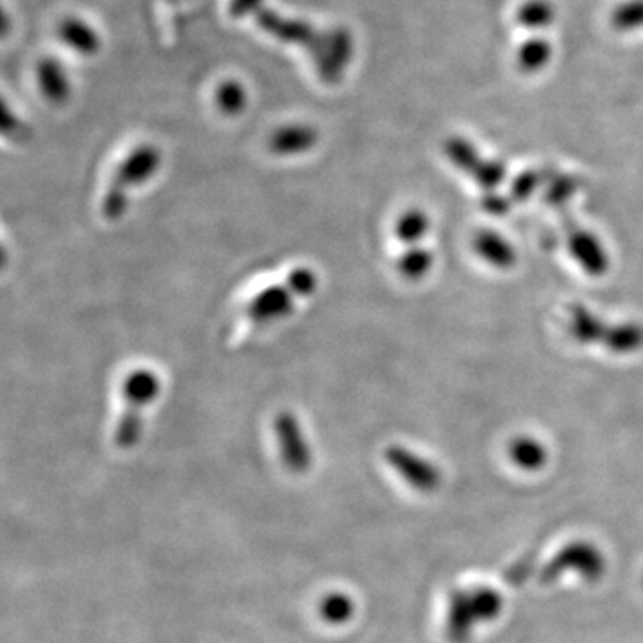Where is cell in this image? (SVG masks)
Masks as SVG:
<instances>
[{
    "mask_svg": "<svg viewBox=\"0 0 643 643\" xmlns=\"http://www.w3.org/2000/svg\"><path fill=\"white\" fill-rule=\"evenodd\" d=\"M261 0H233L231 2V15L236 16H246L254 11L258 5H260Z\"/></svg>",
    "mask_w": 643,
    "mask_h": 643,
    "instance_id": "cell-32",
    "label": "cell"
},
{
    "mask_svg": "<svg viewBox=\"0 0 643 643\" xmlns=\"http://www.w3.org/2000/svg\"><path fill=\"white\" fill-rule=\"evenodd\" d=\"M216 104L222 114L235 117L246 109V88L238 81H224L221 88L216 90Z\"/></svg>",
    "mask_w": 643,
    "mask_h": 643,
    "instance_id": "cell-28",
    "label": "cell"
},
{
    "mask_svg": "<svg viewBox=\"0 0 643 643\" xmlns=\"http://www.w3.org/2000/svg\"><path fill=\"white\" fill-rule=\"evenodd\" d=\"M614 29L631 33L643 27V0H626L611 11L609 19Z\"/></svg>",
    "mask_w": 643,
    "mask_h": 643,
    "instance_id": "cell-27",
    "label": "cell"
},
{
    "mask_svg": "<svg viewBox=\"0 0 643 643\" xmlns=\"http://www.w3.org/2000/svg\"><path fill=\"white\" fill-rule=\"evenodd\" d=\"M511 201L510 197L499 195L497 192H487V195L483 197L481 206L488 215L491 216H507L510 213Z\"/></svg>",
    "mask_w": 643,
    "mask_h": 643,
    "instance_id": "cell-31",
    "label": "cell"
},
{
    "mask_svg": "<svg viewBox=\"0 0 643 643\" xmlns=\"http://www.w3.org/2000/svg\"><path fill=\"white\" fill-rule=\"evenodd\" d=\"M550 58H552V47H550L549 39L533 36L519 47L516 67L524 74H536V72L546 69Z\"/></svg>",
    "mask_w": 643,
    "mask_h": 643,
    "instance_id": "cell-20",
    "label": "cell"
},
{
    "mask_svg": "<svg viewBox=\"0 0 643 643\" xmlns=\"http://www.w3.org/2000/svg\"><path fill=\"white\" fill-rule=\"evenodd\" d=\"M443 151L448 156L449 162L462 170V172L474 176V174L481 167L483 159L481 153L477 151L476 145L463 136H451L443 143Z\"/></svg>",
    "mask_w": 643,
    "mask_h": 643,
    "instance_id": "cell-19",
    "label": "cell"
},
{
    "mask_svg": "<svg viewBox=\"0 0 643 643\" xmlns=\"http://www.w3.org/2000/svg\"><path fill=\"white\" fill-rule=\"evenodd\" d=\"M556 20V8L550 0H526L516 10V22L527 31L549 27Z\"/></svg>",
    "mask_w": 643,
    "mask_h": 643,
    "instance_id": "cell-24",
    "label": "cell"
},
{
    "mask_svg": "<svg viewBox=\"0 0 643 643\" xmlns=\"http://www.w3.org/2000/svg\"><path fill=\"white\" fill-rule=\"evenodd\" d=\"M429 226L431 222H429L428 213L420 207H409L395 221L393 233L395 238L406 247L420 246L424 236L428 235Z\"/></svg>",
    "mask_w": 643,
    "mask_h": 643,
    "instance_id": "cell-17",
    "label": "cell"
},
{
    "mask_svg": "<svg viewBox=\"0 0 643 643\" xmlns=\"http://www.w3.org/2000/svg\"><path fill=\"white\" fill-rule=\"evenodd\" d=\"M434 265V254L422 246L406 247V251L398 255L395 269L406 281H420L431 272Z\"/></svg>",
    "mask_w": 643,
    "mask_h": 643,
    "instance_id": "cell-21",
    "label": "cell"
},
{
    "mask_svg": "<svg viewBox=\"0 0 643 643\" xmlns=\"http://www.w3.org/2000/svg\"><path fill=\"white\" fill-rule=\"evenodd\" d=\"M162 165V151L154 145H140L129 154L109 182L108 192L104 195L103 215L115 222L122 218L128 210L129 192L138 184L147 182Z\"/></svg>",
    "mask_w": 643,
    "mask_h": 643,
    "instance_id": "cell-2",
    "label": "cell"
},
{
    "mask_svg": "<svg viewBox=\"0 0 643 643\" xmlns=\"http://www.w3.org/2000/svg\"><path fill=\"white\" fill-rule=\"evenodd\" d=\"M258 24L285 41H294V44L305 45L306 49L310 50L313 56L314 63H319L325 50V35H320L311 25L299 22V20H285L279 15H275L274 11H260L258 13Z\"/></svg>",
    "mask_w": 643,
    "mask_h": 643,
    "instance_id": "cell-6",
    "label": "cell"
},
{
    "mask_svg": "<svg viewBox=\"0 0 643 643\" xmlns=\"http://www.w3.org/2000/svg\"><path fill=\"white\" fill-rule=\"evenodd\" d=\"M508 176V168L504 163L499 159H485L481 167L474 174V181L477 187L485 190V192H496L497 188L501 187Z\"/></svg>",
    "mask_w": 643,
    "mask_h": 643,
    "instance_id": "cell-29",
    "label": "cell"
},
{
    "mask_svg": "<svg viewBox=\"0 0 643 643\" xmlns=\"http://www.w3.org/2000/svg\"><path fill=\"white\" fill-rule=\"evenodd\" d=\"M508 457L516 468L526 472H536L546 467L549 452L546 445L529 434H521L513 438L508 445Z\"/></svg>",
    "mask_w": 643,
    "mask_h": 643,
    "instance_id": "cell-14",
    "label": "cell"
},
{
    "mask_svg": "<svg viewBox=\"0 0 643 643\" xmlns=\"http://www.w3.org/2000/svg\"><path fill=\"white\" fill-rule=\"evenodd\" d=\"M567 247L577 265L592 277H600L609 271V255L605 243L594 235L575 227L567 236Z\"/></svg>",
    "mask_w": 643,
    "mask_h": 643,
    "instance_id": "cell-8",
    "label": "cell"
},
{
    "mask_svg": "<svg viewBox=\"0 0 643 643\" xmlns=\"http://www.w3.org/2000/svg\"><path fill=\"white\" fill-rule=\"evenodd\" d=\"M39 88L50 103L63 104L69 100L70 84L64 75L63 67L56 59H44L38 64Z\"/></svg>",
    "mask_w": 643,
    "mask_h": 643,
    "instance_id": "cell-15",
    "label": "cell"
},
{
    "mask_svg": "<svg viewBox=\"0 0 643 643\" xmlns=\"http://www.w3.org/2000/svg\"><path fill=\"white\" fill-rule=\"evenodd\" d=\"M295 299L297 297L286 283L266 286L265 290L258 291L249 300L243 313L254 324H271L275 320L286 319L294 311Z\"/></svg>",
    "mask_w": 643,
    "mask_h": 643,
    "instance_id": "cell-7",
    "label": "cell"
},
{
    "mask_svg": "<svg viewBox=\"0 0 643 643\" xmlns=\"http://www.w3.org/2000/svg\"><path fill=\"white\" fill-rule=\"evenodd\" d=\"M581 181L570 174H556L546 184L544 201L552 207L565 206L567 202L580 190Z\"/></svg>",
    "mask_w": 643,
    "mask_h": 643,
    "instance_id": "cell-26",
    "label": "cell"
},
{
    "mask_svg": "<svg viewBox=\"0 0 643 643\" xmlns=\"http://www.w3.org/2000/svg\"><path fill=\"white\" fill-rule=\"evenodd\" d=\"M319 133L308 123H288L269 138V148L275 156L305 154L317 145Z\"/></svg>",
    "mask_w": 643,
    "mask_h": 643,
    "instance_id": "cell-10",
    "label": "cell"
},
{
    "mask_svg": "<svg viewBox=\"0 0 643 643\" xmlns=\"http://www.w3.org/2000/svg\"><path fill=\"white\" fill-rule=\"evenodd\" d=\"M354 611H356V605L353 597L344 592H333L320 600V619L331 626L347 624L353 619Z\"/></svg>",
    "mask_w": 643,
    "mask_h": 643,
    "instance_id": "cell-25",
    "label": "cell"
},
{
    "mask_svg": "<svg viewBox=\"0 0 643 643\" xmlns=\"http://www.w3.org/2000/svg\"><path fill=\"white\" fill-rule=\"evenodd\" d=\"M275 438L279 445L281 460L291 474H306L311 467L310 443L306 440L299 418L288 409L277 413L274 418Z\"/></svg>",
    "mask_w": 643,
    "mask_h": 643,
    "instance_id": "cell-4",
    "label": "cell"
},
{
    "mask_svg": "<svg viewBox=\"0 0 643 643\" xmlns=\"http://www.w3.org/2000/svg\"><path fill=\"white\" fill-rule=\"evenodd\" d=\"M162 392V381L151 369H136L123 379V412L115 431V445L122 451L136 448L143 431V412Z\"/></svg>",
    "mask_w": 643,
    "mask_h": 643,
    "instance_id": "cell-1",
    "label": "cell"
},
{
    "mask_svg": "<svg viewBox=\"0 0 643 643\" xmlns=\"http://www.w3.org/2000/svg\"><path fill=\"white\" fill-rule=\"evenodd\" d=\"M609 325L585 305L570 308L569 333L580 345L603 344Z\"/></svg>",
    "mask_w": 643,
    "mask_h": 643,
    "instance_id": "cell-13",
    "label": "cell"
},
{
    "mask_svg": "<svg viewBox=\"0 0 643 643\" xmlns=\"http://www.w3.org/2000/svg\"><path fill=\"white\" fill-rule=\"evenodd\" d=\"M558 174V170L552 167L540 168V170H524L513 179L510 187V199L513 202H526L529 197L535 195L541 187H546L547 182Z\"/></svg>",
    "mask_w": 643,
    "mask_h": 643,
    "instance_id": "cell-23",
    "label": "cell"
},
{
    "mask_svg": "<svg viewBox=\"0 0 643 643\" xmlns=\"http://www.w3.org/2000/svg\"><path fill=\"white\" fill-rule=\"evenodd\" d=\"M288 288L294 291L297 299L310 297L319 288V275L310 266H299L294 269L285 281Z\"/></svg>",
    "mask_w": 643,
    "mask_h": 643,
    "instance_id": "cell-30",
    "label": "cell"
},
{
    "mask_svg": "<svg viewBox=\"0 0 643 643\" xmlns=\"http://www.w3.org/2000/svg\"><path fill=\"white\" fill-rule=\"evenodd\" d=\"M603 345L619 356L639 353L640 349H643V325L636 324V322H620V324L609 325Z\"/></svg>",
    "mask_w": 643,
    "mask_h": 643,
    "instance_id": "cell-16",
    "label": "cell"
},
{
    "mask_svg": "<svg viewBox=\"0 0 643 643\" xmlns=\"http://www.w3.org/2000/svg\"><path fill=\"white\" fill-rule=\"evenodd\" d=\"M477 624L479 622L472 609L468 590H454L449 597L448 624H445L449 642L468 643Z\"/></svg>",
    "mask_w": 643,
    "mask_h": 643,
    "instance_id": "cell-11",
    "label": "cell"
},
{
    "mask_svg": "<svg viewBox=\"0 0 643 643\" xmlns=\"http://www.w3.org/2000/svg\"><path fill=\"white\" fill-rule=\"evenodd\" d=\"M384 460L389 463L404 481L408 483L413 490L420 493H432L442 485V474L434 463L424 460L420 454L412 449L393 443L384 451Z\"/></svg>",
    "mask_w": 643,
    "mask_h": 643,
    "instance_id": "cell-5",
    "label": "cell"
},
{
    "mask_svg": "<svg viewBox=\"0 0 643 643\" xmlns=\"http://www.w3.org/2000/svg\"><path fill=\"white\" fill-rule=\"evenodd\" d=\"M353 36L349 31L344 27L333 29L325 35V50L324 56L317 63L320 78L324 79L325 83H338L342 75H344L350 58H353Z\"/></svg>",
    "mask_w": 643,
    "mask_h": 643,
    "instance_id": "cell-9",
    "label": "cell"
},
{
    "mask_svg": "<svg viewBox=\"0 0 643 643\" xmlns=\"http://www.w3.org/2000/svg\"><path fill=\"white\" fill-rule=\"evenodd\" d=\"M468 599H471L472 609H474L479 624L493 622L501 617L504 599L497 590L490 588V586H476V588L468 590Z\"/></svg>",
    "mask_w": 643,
    "mask_h": 643,
    "instance_id": "cell-22",
    "label": "cell"
},
{
    "mask_svg": "<svg viewBox=\"0 0 643 643\" xmlns=\"http://www.w3.org/2000/svg\"><path fill=\"white\" fill-rule=\"evenodd\" d=\"M472 246L485 263L493 269H499V271H508L516 263L515 249L499 233L483 229V231L476 233Z\"/></svg>",
    "mask_w": 643,
    "mask_h": 643,
    "instance_id": "cell-12",
    "label": "cell"
},
{
    "mask_svg": "<svg viewBox=\"0 0 643 643\" xmlns=\"http://www.w3.org/2000/svg\"><path fill=\"white\" fill-rule=\"evenodd\" d=\"M567 572H575L583 580L595 583L605 575V555L590 541H572L563 547L547 565H544L538 577L544 585H550Z\"/></svg>",
    "mask_w": 643,
    "mask_h": 643,
    "instance_id": "cell-3",
    "label": "cell"
},
{
    "mask_svg": "<svg viewBox=\"0 0 643 643\" xmlns=\"http://www.w3.org/2000/svg\"><path fill=\"white\" fill-rule=\"evenodd\" d=\"M59 36L70 49L78 50L81 55H95L100 47L97 33L83 20H63L59 25Z\"/></svg>",
    "mask_w": 643,
    "mask_h": 643,
    "instance_id": "cell-18",
    "label": "cell"
}]
</instances>
